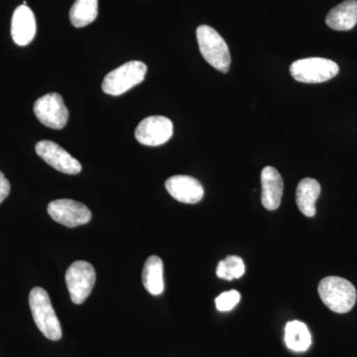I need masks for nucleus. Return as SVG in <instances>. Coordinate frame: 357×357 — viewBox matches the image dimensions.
Returning a JSON list of instances; mask_svg holds the SVG:
<instances>
[{
	"instance_id": "f257e3e1",
	"label": "nucleus",
	"mask_w": 357,
	"mask_h": 357,
	"mask_svg": "<svg viewBox=\"0 0 357 357\" xmlns=\"http://www.w3.org/2000/svg\"><path fill=\"white\" fill-rule=\"evenodd\" d=\"M318 291L324 304L337 314L349 312L356 305V288L342 277H325L319 282Z\"/></svg>"
},
{
	"instance_id": "f03ea898",
	"label": "nucleus",
	"mask_w": 357,
	"mask_h": 357,
	"mask_svg": "<svg viewBox=\"0 0 357 357\" xmlns=\"http://www.w3.org/2000/svg\"><path fill=\"white\" fill-rule=\"evenodd\" d=\"M29 306L33 319L40 332L51 340L62 337V328L55 310L51 304L50 297L43 288H33L29 295Z\"/></svg>"
},
{
	"instance_id": "7ed1b4c3",
	"label": "nucleus",
	"mask_w": 357,
	"mask_h": 357,
	"mask_svg": "<svg viewBox=\"0 0 357 357\" xmlns=\"http://www.w3.org/2000/svg\"><path fill=\"white\" fill-rule=\"evenodd\" d=\"M199 48L204 60L220 72H229L231 57L225 39L208 25H201L197 29Z\"/></svg>"
},
{
	"instance_id": "20e7f679",
	"label": "nucleus",
	"mask_w": 357,
	"mask_h": 357,
	"mask_svg": "<svg viewBox=\"0 0 357 357\" xmlns=\"http://www.w3.org/2000/svg\"><path fill=\"white\" fill-rule=\"evenodd\" d=\"M147 67L140 61H130L105 76L102 89L110 96H121L144 81Z\"/></svg>"
},
{
	"instance_id": "39448f33",
	"label": "nucleus",
	"mask_w": 357,
	"mask_h": 357,
	"mask_svg": "<svg viewBox=\"0 0 357 357\" xmlns=\"http://www.w3.org/2000/svg\"><path fill=\"white\" fill-rule=\"evenodd\" d=\"M337 63L325 58H307L296 61L290 73L296 81L305 84H319L330 81L338 74Z\"/></svg>"
},
{
	"instance_id": "423d86ee",
	"label": "nucleus",
	"mask_w": 357,
	"mask_h": 357,
	"mask_svg": "<svg viewBox=\"0 0 357 357\" xmlns=\"http://www.w3.org/2000/svg\"><path fill=\"white\" fill-rule=\"evenodd\" d=\"M96 270L91 263L76 261L66 272V283L70 297L77 305L88 299L96 284Z\"/></svg>"
},
{
	"instance_id": "0eeeda50",
	"label": "nucleus",
	"mask_w": 357,
	"mask_h": 357,
	"mask_svg": "<svg viewBox=\"0 0 357 357\" xmlns=\"http://www.w3.org/2000/svg\"><path fill=\"white\" fill-rule=\"evenodd\" d=\"M34 114L42 124L53 129L64 128L69 121V110L57 93H47L37 100Z\"/></svg>"
},
{
	"instance_id": "6e6552de",
	"label": "nucleus",
	"mask_w": 357,
	"mask_h": 357,
	"mask_svg": "<svg viewBox=\"0 0 357 357\" xmlns=\"http://www.w3.org/2000/svg\"><path fill=\"white\" fill-rule=\"evenodd\" d=\"M48 213L55 222L67 227L86 225L91 220L88 206L74 199H61L51 202Z\"/></svg>"
},
{
	"instance_id": "1a4fd4ad",
	"label": "nucleus",
	"mask_w": 357,
	"mask_h": 357,
	"mask_svg": "<svg viewBox=\"0 0 357 357\" xmlns=\"http://www.w3.org/2000/svg\"><path fill=\"white\" fill-rule=\"evenodd\" d=\"M173 122L165 116H149L138 124L135 138L146 146H159L173 136Z\"/></svg>"
},
{
	"instance_id": "9d476101",
	"label": "nucleus",
	"mask_w": 357,
	"mask_h": 357,
	"mask_svg": "<svg viewBox=\"0 0 357 357\" xmlns=\"http://www.w3.org/2000/svg\"><path fill=\"white\" fill-rule=\"evenodd\" d=\"M36 153L56 170L69 175H76L82 171V165L72 155L53 141L42 140L37 143Z\"/></svg>"
},
{
	"instance_id": "9b49d317",
	"label": "nucleus",
	"mask_w": 357,
	"mask_h": 357,
	"mask_svg": "<svg viewBox=\"0 0 357 357\" xmlns=\"http://www.w3.org/2000/svg\"><path fill=\"white\" fill-rule=\"evenodd\" d=\"M165 187L169 194L181 203L198 204L204 198L203 185L190 176H173L166 181Z\"/></svg>"
},
{
	"instance_id": "f8f14e48",
	"label": "nucleus",
	"mask_w": 357,
	"mask_h": 357,
	"mask_svg": "<svg viewBox=\"0 0 357 357\" xmlns=\"http://www.w3.org/2000/svg\"><path fill=\"white\" fill-rule=\"evenodd\" d=\"M36 20L27 6H18L14 11L11 22V36L18 46L31 43L36 35Z\"/></svg>"
},
{
	"instance_id": "ddd939ff",
	"label": "nucleus",
	"mask_w": 357,
	"mask_h": 357,
	"mask_svg": "<svg viewBox=\"0 0 357 357\" xmlns=\"http://www.w3.org/2000/svg\"><path fill=\"white\" fill-rule=\"evenodd\" d=\"M261 203L268 211L280 206L283 197L284 183L280 173L271 166L265 167L261 172Z\"/></svg>"
},
{
	"instance_id": "4468645a",
	"label": "nucleus",
	"mask_w": 357,
	"mask_h": 357,
	"mask_svg": "<svg viewBox=\"0 0 357 357\" xmlns=\"http://www.w3.org/2000/svg\"><path fill=\"white\" fill-rule=\"evenodd\" d=\"M326 24L335 31H349L357 24V0H347L333 7L326 18Z\"/></svg>"
},
{
	"instance_id": "2eb2a0df",
	"label": "nucleus",
	"mask_w": 357,
	"mask_h": 357,
	"mask_svg": "<svg viewBox=\"0 0 357 357\" xmlns=\"http://www.w3.org/2000/svg\"><path fill=\"white\" fill-rule=\"evenodd\" d=\"M321 194V185L312 178L300 181L296 191V202L303 215L312 218L316 215V203Z\"/></svg>"
},
{
	"instance_id": "dca6fc26",
	"label": "nucleus",
	"mask_w": 357,
	"mask_h": 357,
	"mask_svg": "<svg viewBox=\"0 0 357 357\" xmlns=\"http://www.w3.org/2000/svg\"><path fill=\"white\" fill-rule=\"evenodd\" d=\"M163 261L156 255L150 256L145 262L142 282L147 292L158 296L164 291Z\"/></svg>"
},
{
	"instance_id": "f3484780",
	"label": "nucleus",
	"mask_w": 357,
	"mask_h": 357,
	"mask_svg": "<svg viewBox=\"0 0 357 357\" xmlns=\"http://www.w3.org/2000/svg\"><path fill=\"white\" fill-rule=\"evenodd\" d=\"M285 342L291 351H306L312 344L309 328L302 321H289L285 326Z\"/></svg>"
},
{
	"instance_id": "a211bd4d",
	"label": "nucleus",
	"mask_w": 357,
	"mask_h": 357,
	"mask_svg": "<svg viewBox=\"0 0 357 357\" xmlns=\"http://www.w3.org/2000/svg\"><path fill=\"white\" fill-rule=\"evenodd\" d=\"M98 0H76L70 10V20L77 28L91 24L98 17Z\"/></svg>"
},
{
	"instance_id": "6ab92c4d",
	"label": "nucleus",
	"mask_w": 357,
	"mask_h": 357,
	"mask_svg": "<svg viewBox=\"0 0 357 357\" xmlns=\"http://www.w3.org/2000/svg\"><path fill=\"white\" fill-rule=\"evenodd\" d=\"M241 301V293L236 290H230L222 293L215 299V306L220 312H227L234 309Z\"/></svg>"
},
{
	"instance_id": "aec40b11",
	"label": "nucleus",
	"mask_w": 357,
	"mask_h": 357,
	"mask_svg": "<svg viewBox=\"0 0 357 357\" xmlns=\"http://www.w3.org/2000/svg\"><path fill=\"white\" fill-rule=\"evenodd\" d=\"M232 279L241 278L245 272L243 260L238 256H227L225 260Z\"/></svg>"
},
{
	"instance_id": "412c9836",
	"label": "nucleus",
	"mask_w": 357,
	"mask_h": 357,
	"mask_svg": "<svg viewBox=\"0 0 357 357\" xmlns=\"http://www.w3.org/2000/svg\"><path fill=\"white\" fill-rule=\"evenodd\" d=\"M9 192H10L9 181L4 177L3 173L0 171V204L8 197Z\"/></svg>"
},
{
	"instance_id": "4be33fe9",
	"label": "nucleus",
	"mask_w": 357,
	"mask_h": 357,
	"mask_svg": "<svg viewBox=\"0 0 357 357\" xmlns=\"http://www.w3.org/2000/svg\"><path fill=\"white\" fill-rule=\"evenodd\" d=\"M217 275L218 278L225 279V280L231 281L232 278L230 276L229 268L225 264V260L218 263L217 268Z\"/></svg>"
}]
</instances>
